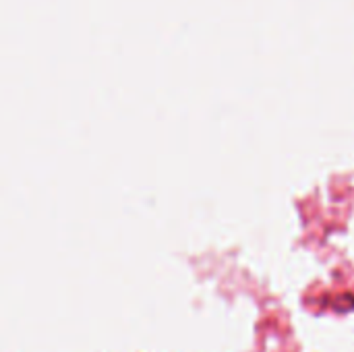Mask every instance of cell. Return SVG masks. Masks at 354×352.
Returning a JSON list of instances; mask_svg holds the SVG:
<instances>
[]
</instances>
